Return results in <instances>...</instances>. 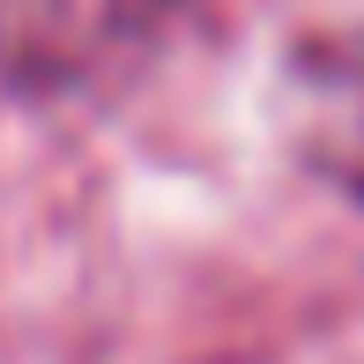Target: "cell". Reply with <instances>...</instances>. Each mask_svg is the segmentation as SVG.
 <instances>
[{
    "label": "cell",
    "mask_w": 364,
    "mask_h": 364,
    "mask_svg": "<svg viewBox=\"0 0 364 364\" xmlns=\"http://www.w3.org/2000/svg\"><path fill=\"white\" fill-rule=\"evenodd\" d=\"M283 97L297 156L364 208V8L290 38Z\"/></svg>",
    "instance_id": "obj_1"
},
{
    "label": "cell",
    "mask_w": 364,
    "mask_h": 364,
    "mask_svg": "<svg viewBox=\"0 0 364 364\" xmlns=\"http://www.w3.org/2000/svg\"><path fill=\"white\" fill-rule=\"evenodd\" d=\"M164 0H0V82H68Z\"/></svg>",
    "instance_id": "obj_2"
}]
</instances>
